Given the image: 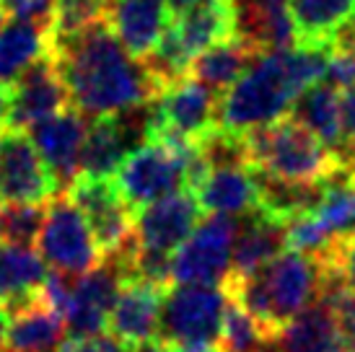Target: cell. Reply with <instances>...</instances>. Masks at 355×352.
I'll use <instances>...</instances> for the list:
<instances>
[{"mask_svg": "<svg viewBox=\"0 0 355 352\" xmlns=\"http://www.w3.org/2000/svg\"><path fill=\"white\" fill-rule=\"evenodd\" d=\"M65 332L62 316L40 293V298L8 316L3 352H55Z\"/></svg>", "mask_w": 355, "mask_h": 352, "instance_id": "cell-24", "label": "cell"}, {"mask_svg": "<svg viewBox=\"0 0 355 352\" xmlns=\"http://www.w3.org/2000/svg\"><path fill=\"white\" fill-rule=\"evenodd\" d=\"M168 29L174 34L182 55L192 58L216 42L234 37V10L231 0H198L171 16Z\"/></svg>", "mask_w": 355, "mask_h": 352, "instance_id": "cell-21", "label": "cell"}, {"mask_svg": "<svg viewBox=\"0 0 355 352\" xmlns=\"http://www.w3.org/2000/svg\"><path fill=\"white\" fill-rule=\"evenodd\" d=\"M257 55L259 52H254L247 42H241L239 37H226V39L216 42L202 52H198L189 62L187 76L220 96L226 88L236 83L239 76L252 65V60Z\"/></svg>", "mask_w": 355, "mask_h": 352, "instance_id": "cell-25", "label": "cell"}, {"mask_svg": "<svg viewBox=\"0 0 355 352\" xmlns=\"http://www.w3.org/2000/svg\"><path fill=\"white\" fill-rule=\"evenodd\" d=\"M68 200L86 218L101 256L119 254L132 241V210L112 179L78 174L68 184Z\"/></svg>", "mask_w": 355, "mask_h": 352, "instance_id": "cell-9", "label": "cell"}, {"mask_svg": "<svg viewBox=\"0 0 355 352\" xmlns=\"http://www.w3.org/2000/svg\"><path fill=\"white\" fill-rule=\"evenodd\" d=\"M340 114H343V148L340 161L347 164L355 156V83L340 94Z\"/></svg>", "mask_w": 355, "mask_h": 352, "instance_id": "cell-34", "label": "cell"}, {"mask_svg": "<svg viewBox=\"0 0 355 352\" xmlns=\"http://www.w3.org/2000/svg\"><path fill=\"white\" fill-rule=\"evenodd\" d=\"M192 195L198 197L202 213H220V215L241 218L257 210V176L249 164H220L210 166Z\"/></svg>", "mask_w": 355, "mask_h": 352, "instance_id": "cell-20", "label": "cell"}, {"mask_svg": "<svg viewBox=\"0 0 355 352\" xmlns=\"http://www.w3.org/2000/svg\"><path fill=\"white\" fill-rule=\"evenodd\" d=\"M329 267H335L340 277L345 280V285L355 293V236H350L347 241H343L340 246V252H337L335 262L329 264Z\"/></svg>", "mask_w": 355, "mask_h": 352, "instance_id": "cell-36", "label": "cell"}, {"mask_svg": "<svg viewBox=\"0 0 355 352\" xmlns=\"http://www.w3.org/2000/svg\"><path fill=\"white\" fill-rule=\"evenodd\" d=\"M291 117L314 132L327 148L340 156L343 148V114H340V88L329 83H311L304 88L291 107Z\"/></svg>", "mask_w": 355, "mask_h": 352, "instance_id": "cell-26", "label": "cell"}, {"mask_svg": "<svg viewBox=\"0 0 355 352\" xmlns=\"http://www.w3.org/2000/svg\"><path fill=\"white\" fill-rule=\"evenodd\" d=\"M324 274V262L283 249L257 272L228 274L220 288L275 337L283 324L319 301Z\"/></svg>", "mask_w": 355, "mask_h": 352, "instance_id": "cell-3", "label": "cell"}, {"mask_svg": "<svg viewBox=\"0 0 355 352\" xmlns=\"http://www.w3.org/2000/svg\"><path fill=\"white\" fill-rule=\"evenodd\" d=\"M8 112H10V86L0 83V130L8 125Z\"/></svg>", "mask_w": 355, "mask_h": 352, "instance_id": "cell-38", "label": "cell"}, {"mask_svg": "<svg viewBox=\"0 0 355 352\" xmlns=\"http://www.w3.org/2000/svg\"><path fill=\"white\" fill-rule=\"evenodd\" d=\"M286 249V223L265 215L262 210H252L239 218L236 241L231 252V272L252 274L265 267L272 256Z\"/></svg>", "mask_w": 355, "mask_h": 352, "instance_id": "cell-23", "label": "cell"}, {"mask_svg": "<svg viewBox=\"0 0 355 352\" xmlns=\"http://www.w3.org/2000/svg\"><path fill=\"white\" fill-rule=\"evenodd\" d=\"M347 166H355V156L350 158V161H347Z\"/></svg>", "mask_w": 355, "mask_h": 352, "instance_id": "cell-43", "label": "cell"}, {"mask_svg": "<svg viewBox=\"0 0 355 352\" xmlns=\"http://www.w3.org/2000/svg\"><path fill=\"white\" fill-rule=\"evenodd\" d=\"M50 55L65 80L70 104L86 117L130 112L164 91L146 62L122 47L107 21L60 44Z\"/></svg>", "mask_w": 355, "mask_h": 352, "instance_id": "cell-1", "label": "cell"}, {"mask_svg": "<svg viewBox=\"0 0 355 352\" xmlns=\"http://www.w3.org/2000/svg\"><path fill=\"white\" fill-rule=\"evenodd\" d=\"M343 329H345V337H347V342H350V350L355 352V313L350 319L343 322Z\"/></svg>", "mask_w": 355, "mask_h": 352, "instance_id": "cell-39", "label": "cell"}, {"mask_svg": "<svg viewBox=\"0 0 355 352\" xmlns=\"http://www.w3.org/2000/svg\"><path fill=\"white\" fill-rule=\"evenodd\" d=\"M200 218L202 210L198 205V197L189 189H177L132 213V238L143 249L174 254L179 244L192 234Z\"/></svg>", "mask_w": 355, "mask_h": 352, "instance_id": "cell-13", "label": "cell"}, {"mask_svg": "<svg viewBox=\"0 0 355 352\" xmlns=\"http://www.w3.org/2000/svg\"><path fill=\"white\" fill-rule=\"evenodd\" d=\"M166 3H168V8H171L174 13H177V10L187 8V6H192V3H198V0H166Z\"/></svg>", "mask_w": 355, "mask_h": 352, "instance_id": "cell-41", "label": "cell"}, {"mask_svg": "<svg viewBox=\"0 0 355 352\" xmlns=\"http://www.w3.org/2000/svg\"><path fill=\"white\" fill-rule=\"evenodd\" d=\"M60 192L31 137L21 130H6L0 137V202H50Z\"/></svg>", "mask_w": 355, "mask_h": 352, "instance_id": "cell-11", "label": "cell"}, {"mask_svg": "<svg viewBox=\"0 0 355 352\" xmlns=\"http://www.w3.org/2000/svg\"><path fill=\"white\" fill-rule=\"evenodd\" d=\"M311 215L340 244L355 236V166L343 164L327 176Z\"/></svg>", "mask_w": 355, "mask_h": 352, "instance_id": "cell-27", "label": "cell"}, {"mask_svg": "<svg viewBox=\"0 0 355 352\" xmlns=\"http://www.w3.org/2000/svg\"><path fill=\"white\" fill-rule=\"evenodd\" d=\"M164 293H166L164 288H156L146 280L125 277L117 290L112 313H109L107 332L125 347L153 340L158 334Z\"/></svg>", "mask_w": 355, "mask_h": 352, "instance_id": "cell-16", "label": "cell"}, {"mask_svg": "<svg viewBox=\"0 0 355 352\" xmlns=\"http://www.w3.org/2000/svg\"><path fill=\"white\" fill-rule=\"evenodd\" d=\"M44 280L47 264L37 252L10 241L0 244V308L8 316L40 298Z\"/></svg>", "mask_w": 355, "mask_h": 352, "instance_id": "cell-22", "label": "cell"}, {"mask_svg": "<svg viewBox=\"0 0 355 352\" xmlns=\"http://www.w3.org/2000/svg\"><path fill=\"white\" fill-rule=\"evenodd\" d=\"M128 352H177V350L168 342H164V340H146V342L128 347Z\"/></svg>", "mask_w": 355, "mask_h": 352, "instance_id": "cell-37", "label": "cell"}, {"mask_svg": "<svg viewBox=\"0 0 355 352\" xmlns=\"http://www.w3.org/2000/svg\"><path fill=\"white\" fill-rule=\"evenodd\" d=\"M241 140L249 166L288 182H324L343 166L332 148L288 114L252 127Z\"/></svg>", "mask_w": 355, "mask_h": 352, "instance_id": "cell-4", "label": "cell"}, {"mask_svg": "<svg viewBox=\"0 0 355 352\" xmlns=\"http://www.w3.org/2000/svg\"><path fill=\"white\" fill-rule=\"evenodd\" d=\"M234 37L254 52L286 49L298 44L288 0H231Z\"/></svg>", "mask_w": 355, "mask_h": 352, "instance_id": "cell-17", "label": "cell"}, {"mask_svg": "<svg viewBox=\"0 0 355 352\" xmlns=\"http://www.w3.org/2000/svg\"><path fill=\"white\" fill-rule=\"evenodd\" d=\"M50 55L47 24L13 19L0 29V83L10 86L24 70Z\"/></svg>", "mask_w": 355, "mask_h": 352, "instance_id": "cell-28", "label": "cell"}, {"mask_svg": "<svg viewBox=\"0 0 355 352\" xmlns=\"http://www.w3.org/2000/svg\"><path fill=\"white\" fill-rule=\"evenodd\" d=\"M187 140L161 132L132 148L114 174L122 200L135 213L153 200L184 189V150Z\"/></svg>", "mask_w": 355, "mask_h": 352, "instance_id": "cell-6", "label": "cell"}, {"mask_svg": "<svg viewBox=\"0 0 355 352\" xmlns=\"http://www.w3.org/2000/svg\"><path fill=\"white\" fill-rule=\"evenodd\" d=\"M301 44H329L355 16V0H288Z\"/></svg>", "mask_w": 355, "mask_h": 352, "instance_id": "cell-29", "label": "cell"}, {"mask_svg": "<svg viewBox=\"0 0 355 352\" xmlns=\"http://www.w3.org/2000/svg\"><path fill=\"white\" fill-rule=\"evenodd\" d=\"M0 6L13 13V19H29L47 24L52 10V0H0Z\"/></svg>", "mask_w": 355, "mask_h": 352, "instance_id": "cell-35", "label": "cell"}, {"mask_svg": "<svg viewBox=\"0 0 355 352\" xmlns=\"http://www.w3.org/2000/svg\"><path fill=\"white\" fill-rule=\"evenodd\" d=\"M270 342L272 334L234 298H228L218 334V352H265L270 350Z\"/></svg>", "mask_w": 355, "mask_h": 352, "instance_id": "cell-31", "label": "cell"}, {"mask_svg": "<svg viewBox=\"0 0 355 352\" xmlns=\"http://www.w3.org/2000/svg\"><path fill=\"white\" fill-rule=\"evenodd\" d=\"M6 332H8V313L0 308V352H3V344H6Z\"/></svg>", "mask_w": 355, "mask_h": 352, "instance_id": "cell-40", "label": "cell"}, {"mask_svg": "<svg viewBox=\"0 0 355 352\" xmlns=\"http://www.w3.org/2000/svg\"><path fill=\"white\" fill-rule=\"evenodd\" d=\"M86 130H89L86 114H80L78 109H62L29 127L31 143L52 171L60 189H68L70 182L78 176L80 148L86 140Z\"/></svg>", "mask_w": 355, "mask_h": 352, "instance_id": "cell-15", "label": "cell"}, {"mask_svg": "<svg viewBox=\"0 0 355 352\" xmlns=\"http://www.w3.org/2000/svg\"><path fill=\"white\" fill-rule=\"evenodd\" d=\"M125 280L122 267L114 256H104L94 270L70 283V298L62 311V322L73 337L107 332L109 313L114 306L119 285Z\"/></svg>", "mask_w": 355, "mask_h": 352, "instance_id": "cell-12", "label": "cell"}, {"mask_svg": "<svg viewBox=\"0 0 355 352\" xmlns=\"http://www.w3.org/2000/svg\"><path fill=\"white\" fill-rule=\"evenodd\" d=\"M329 44H293L259 52L239 80L218 96L216 127L244 135L252 127L286 117L298 94L324 78Z\"/></svg>", "mask_w": 355, "mask_h": 352, "instance_id": "cell-2", "label": "cell"}, {"mask_svg": "<svg viewBox=\"0 0 355 352\" xmlns=\"http://www.w3.org/2000/svg\"><path fill=\"white\" fill-rule=\"evenodd\" d=\"M47 213V202H8L0 207V236L10 244L29 246L37 241Z\"/></svg>", "mask_w": 355, "mask_h": 352, "instance_id": "cell-32", "label": "cell"}, {"mask_svg": "<svg viewBox=\"0 0 355 352\" xmlns=\"http://www.w3.org/2000/svg\"><path fill=\"white\" fill-rule=\"evenodd\" d=\"M34 244L42 262L65 277H80L104 259L86 218L68 195H55L47 202V213Z\"/></svg>", "mask_w": 355, "mask_h": 352, "instance_id": "cell-7", "label": "cell"}, {"mask_svg": "<svg viewBox=\"0 0 355 352\" xmlns=\"http://www.w3.org/2000/svg\"><path fill=\"white\" fill-rule=\"evenodd\" d=\"M166 0H109L107 24L132 58L146 60L171 24Z\"/></svg>", "mask_w": 355, "mask_h": 352, "instance_id": "cell-18", "label": "cell"}, {"mask_svg": "<svg viewBox=\"0 0 355 352\" xmlns=\"http://www.w3.org/2000/svg\"><path fill=\"white\" fill-rule=\"evenodd\" d=\"M3 24H6V8L0 6V29H3Z\"/></svg>", "mask_w": 355, "mask_h": 352, "instance_id": "cell-42", "label": "cell"}, {"mask_svg": "<svg viewBox=\"0 0 355 352\" xmlns=\"http://www.w3.org/2000/svg\"><path fill=\"white\" fill-rule=\"evenodd\" d=\"M272 352H353L343 322L327 303L316 301L275 332Z\"/></svg>", "mask_w": 355, "mask_h": 352, "instance_id": "cell-19", "label": "cell"}, {"mask_svg": "<svg viewBox=\"0 0 355 352\" xmlns=\"http://www.w3.org/2000/svg\"><path fill=\"white\" fill-rule=\"evenodd\" d=\"M265 352H272V350H265Z\"/></svg>", "mask_w": 355, "mask_h": 352, "instance_id": "cell-44", "label": "cell"}, {"mask_svg": "<svg viewBox=\"0 0 355 352\" xmlns=\"http://www.w3.org/2000/svg\"><path fill=\"white\" fill-rule=\"evenodd\" d=\"M109 16V0H52L47 19L50 52L65 42L80 37L83 31L104 24Z\"/></svg>", "mask_w": 355, "mask_h": 352, "instance_id": "cell-30", "label": "cell"}, {"mask_svg": "<svg viewBox=\"0 0 355 352\" xmlns=\"http://www.w3.org/2000/svg\"><path fill=\"white\" fill-rule=\"evenodd\" d=\"M216 91L182 76L150 101V137L168 132L187 143H198L216 127Z\"/></svg>", "mask_w": 355, "mask_h": 352, "instance_id": "cell-10", "label": "cell"}, {"mask_svg": "<svg viewBox=\"0 0 355 352\" xmlns=\"http://www.w3.org/2000/svg\"><path fill=\"white\" fill-rule=\"evenodd\" d=\"M239 218L207 213L200 218L192 234L171 254L174 283L223 285L231 272V252L236 241Z\"/></svg>", "mask_w": 355, "mask_h": 352, "instance_id": "cell-8", "label": "cell"}, {"mask_svg": "<svg viewBox=\"0 0 355 352\" xmlns=\"http://www.w3.org/2000/svg\"><path fill=\"white\" fill-rule=\"evenodd\" d=\"M226 303L220 285L179 283L164 293L158 334L177 352H218Z\"/></svg>", "mask_w": 355, "mask_h": 352, "instance_id": "cell-5", "label": "cell"}, {"mask_svg": "<svg viewBox=\"0 0 355 352\" xmlns=\"http://www.w3.org/2000/svg\"><path fill=\"white\" fill-rule=\"evenodd\" d=\"M68 104L70 96L58 62L52 55H44L10 83V112L6 130H29L31 125L68 109Z\"/></svg>", "mask_w": 355, "mask_h": 352, "instance_id": "cell-14", "label": "cell"}, {"mask_svg": "<svg viewBox=\"0 0 355 352\" xmlns=\"http://www.w3.org/2000/svg\"><path fill=\"white\" fill-rule=\"evenodd\" d=\"M55 352H128V347L114 340L112 334H89V337H73L62 340Z\"/></svg>", "mask_w": 355, "mask_h": 352, "instance_id": "cell-33", "label": "cell"}]
</instances>
